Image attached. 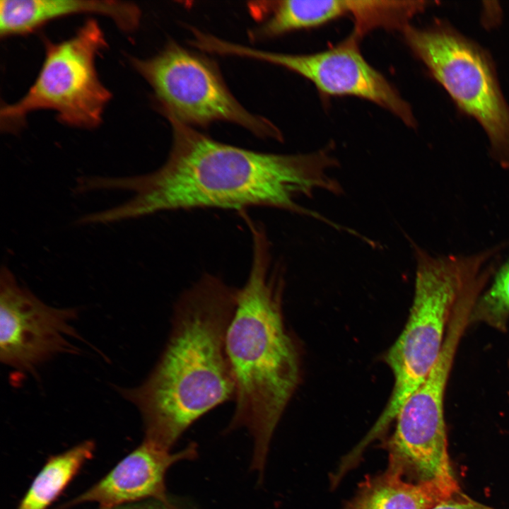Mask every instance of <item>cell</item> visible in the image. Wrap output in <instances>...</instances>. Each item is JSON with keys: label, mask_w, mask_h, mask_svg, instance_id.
I'll use <instances>...</instances> for the list:
<instances>
[{"label": "cell", "mask_w": 509, "mask_h": 509, "mask_svg": "<svg viewBox=\"0 0 509 509\" xmlns=\"http://www.w3.org/2000/svg\"><path fill=\"white\" fill-rule=\"evenodd\" d=\"M172 142L165 162L144 175L100 176V190L129 191L127 201L105 209V224L160 211L196 209L242 210L262 206L328 220L297 202L316 189L340 195L327 170L339 165L328 148L311 153L277 154L248 150L213 140L193 127L168 119Z\"/></svg>", "instance_id": "1"}, {"label": "cell", "mask_w": 509, "mask_h": 509, "mask_svg": "<svg viewBox=\"0 0 509 509\" xmlns=\"http://www.w3.org/2000/svg\"><path fill=\"white\" fill-rule=\"evenodd\" d=\"M237 293L238 288L206 273L180 296L152 372L141 385L119 390L141 414L144 438L171 450L197 420L234 401L226 337Z\"/></svg>", "instance_id": "2"}, {"label": "cell", "mask_w": 509, "mask_h": 509, "mask_svg": "<svg viewBox=\"0 0 509 509\" xmlns=\"http://www.w3.org/2000/svg\"><path fill=\"white\" fill-rule=\"evenodd\" d=\"M250 230V269L238 288L226 337L235 387L227 430H248L254 443L252 469L262 476L274 432L299 383L300 363L283 315V267L272 260L264 228L255 224Z\"/></svg>", "instance_id": "3"}, {"label": "cell", "mask_w": 509, "mask_h": 509, "mask_svg": "<svg viewBox=\"0 0 509 509\" xmlns=\"http://www.w3.org/2000/svg\"><path fill=\"white\" fill-rule=\"evenodd\" d=\"M409 241L416 262L414 297L407 322L385 356L394 382L373 426L379 434L387 431L435 363L462 294L479 277L498 268L503 252V247L496 245L470 255H433Z\"/></svg>", "instance_id": "4"}, {"label": "cell", "mask_w": 509, "mask_h": 509, "mask_svg": "<svg viewBox=\"0 0 509 509\" xmlns=\"http://www.w3.org/2000/svg\"><path fill=\"white\" fill-rule=\"evenodd\" d=\"M107 44L95 19H88L71 37L46 40L45 57L32 86L18 101L1 107V130L11 131L40 110L57 112L61 123L92 129L100 124L112 94L101 82L95 61Z\"/></svg>", "instance_id": "5"}, {"label": "cell", "mask_w": 509, "mask_h": 509, "mask_svg": "<svg viewBox=\"0 0 509 509\" xmlns=\"http://www.w3.org/2000/svg\"><path fill=\"white\" fill-rule=\"evenodd\" d=\"M130 62L151 87L158 109L168 119L191 127L227 121L259 137L282 140L271 121L250 112L235 98L213 62L175 41L153 57H131Z\"/></svg>", "instance_id": "6"}, {"label": "cell", "mask_w": 509, "mask_h": 509, "mask_svg": "<svg viewBox=\"0 0 509 509\" xmlns=\"http://www.w3.org/2000/svg\"><path fill=\"white\" fill-rule=\"evenodd\" d=\"M411 50L469 114L479 120L491 142V154L509 170V108L484 58L470 44L446 30H402Z\"/></svg>", "instance_id": "7"}, {"label": "cell", "mask_w": 509, "mask_h": 509, "mask_svg": "<svg viewBox=\"0 0 509 509\" xmlns=\"http://www.w3.org/2000/svg\"><path fill=\"white\" fill-rule=\"evenodd\" d=\"M464 334L457 326L446 332L440 355L421 385L406 399L387 441L389 467L416 482L458 484L447 451L444 397L457 349Z\"/></svg>", "instance_id": "8"}, {"label": "cell", "mask_w": 509, "mask_h": 509, "mask_svg": "<svg viewBox=\"0 0 509 509\" xmlns=\"http://www.w3.org/2000/svg\"><path fill=\"white\" fill-rule=\"evenodd\" d=\"M360 39L350 35L339 45L312 54H291L260 50L223 40L216 47L218 54L254 59L276 64L310 81L329 96H354L388 110L408 126L415 125L411 107L398 90L361 54Z\"/></svg>", "instance_id": "9"}, {"label": "cell", "mask_w": 509, "mask_h": 509, "mask_svg": "<svg viewBox=\"0 0 509 509\" xmlns=\"http://www.w3.org/2000/svg\"><path fill=\"white\" fill-rule=\"evenodd\" d=\"M75 308L50 306L18 281L12 271H0V360L23 373L62 353H78L73 339L86 341L73 322Z\"/></svg>", "instance_id": "10"}, {"label": "cell", "mask_w": 509, "mask_h": 509, "mask_svg": "<svg viewBox=\"0 0 509 509\" xmlns=\"http://www.w3.org/2000/svg\"><path fill=\"white\" fill-rule=\"evenodd\" d=\"M194 443L175 453L153 441L145 439L132 452L118 462L105 476L63 508L94 503L100 509L154 500L172 504L165 487V477L175 463L197 457Z\"/></svg>", "instance_id": "11"}, {"label": "cell", "mask_w": 509, "mask_h": 509, "mask_svg": "<svg viewBox=\"0 0 509 509\" xmlns=\"http://www.w3.org/2000/svg\"><path fill=\"white\" fill-rule=\"evenodd\" d=\"M76 14H97L110 18L124 32L139 25L141 11L134 4L110 0H1L0 35H23L50 21Z\"/></svg>", "instance_id": "12"}, {"label": "cell", "mask_w": 509, "mask_h": 509, "mask_svg": "<svg viewBox=\"0 0 509 509\" xmlns=\"http://www.w3.org/2000/svg\"><path fill=\"white\" fill-rule=\"evenodd\" d=\"M460 491L458 484L406 481L401 472L388 466L361 482L342 509H431Z\"/></svg>", "instance_id": "13"}, {"label": "cell", "mask_w": 509, "mask_h": 509, "mask_svg": "<svg viewBox=\"0 0 509 509\" xmlns=\"http://www.w3.org/2000/svg\"><path fill=\"white\" fill-rule=\"evenodd\" d=\"M269 4L265 20L250 31L252 40L320 26L349 13V0H285Z\"/></svg>", "instance_id": "14"}, {"label": "cell", "mask_w": 509, "mask_h": 509, "mask_svg": "<svg viewBox=\"0 0 509 509\" xmlns=\"http://www.w3.org/2000/svg\"><path fill=\"white\" fill-rule=\"evenodd\" d=\"M95 445L83 441L48 458L16 509H47L90 460Z\"/></svg>", "instance_id": "15"}, {"label": "cell", "mask_w": 509, "mask_h": 509, "mask_svg": "<svg viewBox=\"0 0 509 509\" xmlns=\"http://www.w3.org/2000/svg\"><path fill=\"white\" fill-rule=\"evenodd\" d=\"M425 1L350 0L349 16L354 22L351 35L361 39L377 28L401 29L407 25Z\"/></svg>", "instance_id": "16"}, {"label": "cell", "mask_w": 509, "mask_h": 509, "mask_svg": "<svg viewBox=\"0 0 509 509\" xmlns=\"http://www.w3.org/2000/svg\"><path fill=\"white\" fill-rule=\"evenodd\" d=\"M491 280L475 302L469 324L484 323L505 332L509 320V258L499 265Z\"/></svg>", "instance_id": "17"}, {"label": "cell", "mask_w": 509, "mask_h": 509, "mask_svg": "<svg viewBox=\"0 0 509 509\" xmlns=\"http://www.w3.org/2000/svg\"><path fill=\"white\" fill-rule=\"evenodd\" d=\"M431 509H495L481 503H479L461 491L452 497L442 501Z\"/></svg>", "instance_id": "18"}, {"label": "cell", "mask_w": 509, "mask_h": 509, "mask_svg": "<svg viewBox=\"0 0 509 509\" xmlns=\"http://www.w3.org/2000/svg\"><path fill=\"white\" fill-rule=\"evenodd\" d=\"M111 509H180L175 503L165 504L162 502L150 500L125 505Z\"/></svg>", "instance_id": "19"}, {"label": "cell", "mask_w": 509, "mask_h": 509, "mask_svg": "<svg viewBox=\"0 0 509 509\" xmlns=\"http://www.w3.org/2000/svg\"></svg>", "instance_id": "20"}]
</instances>
